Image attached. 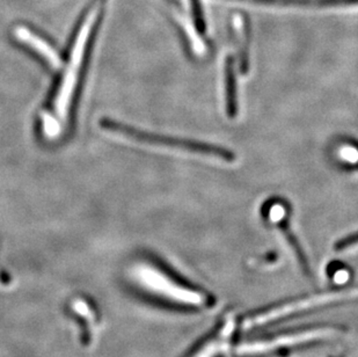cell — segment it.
<instances>
[{
	"mask_svg": "<svg viewBox=\"0 0 358 357\" xmlns=\"http://www.w3.org/2000/svg\"><path fill=\"white\" fill-rule=\"evenodd\" d=\"M190 6H191L193 19H194L195 28L198 30V34L204 35L205 30H207V23H205L201 0H190Z\"/></svg>",
	"mask_w": 358,
	"mask_h": 357,
	"instance_id": "obj_9",
	"label": "cell"
},
{
	"mask_svg": "<svg viewBox=\"0 0 358 357\" xmlns=\"http://www.w3.org/2000/svg\"><path fill=\"white\" fill-rule=\"evenodd\" d=\"M358 244V231L357 232L349 235V236L344 237L342 239L337 240L335 245H334V250L337 252H342V250H347L349 247L355 246Z\"/></svg>",
	"mask_w": 358,
	"mask_h": 357,
	"instance_id": "obj_10",
	"label": "cell"
},
{
	"mask_svg": "<svg viewBox=\"0 0 358 357\" xmlns=\"http://www.w3.org/2000/svg\"><path fill=\"white\" fill-rule=\"evenodd\" d=\"M354 299H358V288L346 289V290L330 291V292L310 296L306 299L284 303L281 305L274 306L271 309L256 313V314L247 318L244 321V328L252 329V328L261 327L264 325L271 324L274 321L291 317L297 313L307 312V311L318 309L322 306L332 305V304L354 301Z\"/></svg>",
	"mask_w": 358,
	"mask_h": 357,
	"instance_id": "obj_2",
	"label": "cell"
},
{
	"mask_svg": "<svg viewBox=\"0 0 358 357\" xmlns=\"http://www.w3.org/2000/svg\"><path fill=\"white\" fill-rule=\"evenodd\" d=\"M96 15H98V8H93L85 19L83 26L81 27L79 33L74 41L69 65L63 77L62 85L59 87L55 99V105H54L56 121L59 123V121L65 120L67 111H69L70 102H71V98L74 96V89L77 85L78 74H79L81 63L84 59L88 37H90L92 28L96 20Z\"/></svg>",
	"mask_w": 358,
	"mask_h": 357,
	"instance_id": "obj_3",
	"label": "cell"
},
{
	"mask_svg": "<svg viewBox=\"0 0 358 357\" xmlns=\"http://www.w3.org/2000/svg\"><path fill=\"white\" fill-rule=\"evenodd\" d=\"M277 228L281 230L283 235H284L285 238L288 240L290 246L293 247V250H295L297 259H298V262H299V265L302 266V268H303L306 272H310V267H308V262H307L306 257L304 255L303 248L300 246V244L298 243L296 236H295L293 231H291L289 221H288L286 218H283L281 221H278Z\"/></svg>",
	"mask_w": 358,
	"mask_h": 357,
	"instance_id": "obj_8",
	"label": "cell"
},
{
	"mask_svg": "<svg viewBox=\"0 0 358 357\" xmlns=\"http://www.w3.org/2000/svg\"><path fill=\"white\" fill-rule=\"evenodd\" d=\"M15 36L18 37L19 41L22 43L30 45V48L35 50L37 54H40L45 61H47L54 69H59L62 65L59 54L52 45L42 40L36 34L32 33L26 27H18L14 30Z\"/></svg>",
	"mask_w": 358,
	"mask_h": 357,
	"instance_id": "obj_6",
	"label": "cell"
},
{
	"mask_svg": "<svg viewBox=\"0 0 358 357\" xmlns=\"http://www.w3.org/2000/svg\"><path fill=\"white\" fill-rule=\"evenodd\" d=\"M335 6H344V5H358V0H334Z\"/></svg>",
	"mask_w": 358,
	"mask_h": 357,
	"instance_id": "obj_11",
	"label": "cell"
},
{
	"mask_svg": "<svg viewBox=\"0 0 358 357\" xmlns=\"http://www.w3.org/2000/svg\"><path fill=\"white\" fill-rule=\"evenodd\" d=\"M335 329L330 327L306 328L300 331L290 332L284 334L274 335L266 339L253 340L240 343L234 353L237 356H260L273 354L277 350L302 346L304 343H311L319 340L330 338Z\"/></svg>",
	"mask_w": 358,
	"mask_h": 357,
	"instance_id": "obj_4",
	"label": "cell"
},
{
	"mask_svg": "<svg viewBox=\"0 0 358 357\" xmlns=\"http://www.w3.org/2000/svg\"><path fill=\"white\" fill-rule=\"evenodd\" d=\"M137 283L154 296L187 309H208L212 297L198 288L189 287L176 280L169 272L151 265H140L134 270Z\"/></svg>",
	"mask_w": 358,
	"mask_h": 357,
	"instance_id": "obj_1",
	"label": "cell"
},
{
	"mask_svg": "<svg viewBox=\"0 0 358 357\" xmlns=\"http://www.w3.org/2000/svg\"><path fill=\"white\" fill-rule=\"evenodd\" d=\"M234 328L235 321L233 316H227L213 334L207 338L190 357H223L230 348Z\"/></svg>",
	"mask_w": 358,
	"mask_h": 357,
	"instance_id": "obj_5",
	"label": "cell"
},
{
	"mask_svg": "<svg viewBox=\"0 0 358 357\" xmlns=\"http://www.w3.org/2000/svg\"><path fill=\"white\" fill-rule=\"evenodd\" d=\"M225 100H227V118H235L238 114V98L233 56H227L225 62Z\"/></svg>",
	"mask_w": 358,
	"mask_h": 357,
	"instance_id": "obj_7",
	"label": "cell"
}]
</instances>
